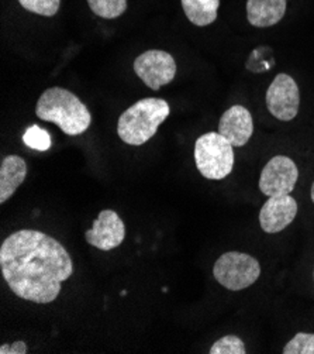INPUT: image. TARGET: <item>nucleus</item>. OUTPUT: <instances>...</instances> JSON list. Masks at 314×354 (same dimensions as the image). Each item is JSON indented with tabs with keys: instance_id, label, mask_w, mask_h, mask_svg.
I'll use <instances>...</instances> for the list:
<instances>
[{
	"instance_id": "f257e3e1",
	"label": "nucleus",
	"mask_w": 314,
	"mask_h": 354,
	"mask_svg": "<svg viewBox=\"0 0 314 354\" xmlns=\"http://www.w3.org/2000/svg\"><path fill=\"white\" fill-rule=\"evenodd\" d=\"M0 270L14 295L34 304H50L58 298L62 282L72 275L74 263L54 237L23 229L0 245Z\"/></svg>"
},
{
	"instance_id": "f03ea898",
	"label": "nucleus",
	"mask_w": 314,
	"mask_h": 354,
	"mask_svg": "<svg viewBox=\"0 0 314 354\" xmlns=\"http://www.w3.org/2000/svg\"><path fill=\"white\" fill-rule=\"evenodd\" d=\"M36 115L44 122L57 124L68 136L85 133L92 123L85 103L72 92L59 86L43 92L36 106Z\"/></svg>"
},
{
	"instance_id": "7ed1b4c3",
	"label": "nucleus",
	"mask_w": 314,
	"mask_h": 354,
	"mask_svg": "<svg viewBox=\"0 0 314 354\" xmlns=\"http://www.w3.org/2000/svg\"><path fill=\"white\" fill-rule=\"evenodd\" d=\"M169 112V104L164 99L146 97L138 100L119 118L117 134L130 146H143L155 136Z\"/></svg>"
},
{
	"instance_id": "20e7f679",
	"label": "nucleus",
	"mask_w": 314,
	"mask_h": 354,
	"mask_svg": "<svg viewBox=\"0 0 314 354\" xmlns=\"http://www.w3.org/2000/svg\"><path fill=\"white\" fill-rule=\"evenodd\" d=\"M195 162L204 178L224 180L234 167V147L219 131L206 133L196 140Z\"/></svg>"
},
{
	"instance_id": "39448f33",
	"label": "nucleus",
	"mask_w": 314,
	"mask_h": 354,
	"mask_svg": "<svg viewBox=\"0 0 314 354\" xmlns=\"http://www.w3.org/2000/svg\"><path fill=\"white\" fill-rule=\"evenodd\" d=\"M213 275L224 288L241 291L255 284L261 275V266L247 253L228 252L216 261Z\"/></svg>"
},
{
	"instance_id": "423d86ee",
	"label": "nucleus",
	"mask_w": 314,
	"mask_h": 354,
	"mask_svg": "<svg viewBox=\"0 0 314 354\" xmlns=\"http://www.w3.org/2000/svg\"><path fill=\"white\" fill-rule=\"evenodd\" d=\"M134 71L150 89L158 91L175 78L177 62L166 51L148 50L135 58Z\"/></svg>"
},
{
	"instance_id": "0eeeda50",
	"label": "nucleus",
	"mask_w": 314,
	"mask_h": 354,
	"mask_svg": "<svg viewBox=\"0 0 314 354\" xmlns=\"http://www.w3.org/2000/svg\"><path fill=\"white\" fill-rule=\"evenodd\" d=\"M269 113L281 122H291L297 116L300 91L296 81L288 74H279L266 91Z\"/></svg>"
},
{
	"instance_id": "6e6552de",
	"label": "nucleus",
	"mask_w": 314,
	"mask_h": 354,
	"mask_svg": "<svg viewBox=\"0 0 314 354\" xmlns=\"http://www.w3.org/2000/svg\"><path fill=\"white\" fill-rule=\"evenodd\" d=\"M299 169L293 160L285 156L271 158L259 176V189L266 196L289 195L297 183Z\"/></svg>"
},
{
	"instance_id": "1a4fd4ad",
	"label": "nucleus",
	"mask_w": 314,
	"mask_h": 354,
	"mask_svg": "<svg viewBox=\"0 0 314 354\" xmlns=\"http://www.w3.org/2000/svg\"><path fill=\"white\" fill-rule=\"evenodd\" d=\"M86 241L101 252H110L119 247L126 237V227L115 210H101L90 230L85 233Z\"/></svg>"
},
{
	"instance_id": "9d476101",
	"label": "nucleus",
	"mask_w": 314,
	"mask_h": 354,
	"mask_svg": "<svg viewBox=\"0 0 314 354\" xmlns=\"http://www.w3.org/2000/svg\"><path fill=\"white\" fill-rule=\"evenodd\" d=\"M297 215V202L291 195L268 196L259 212V223L265 233L285 230Z\"/></svg>"
},
{
	"instance_id": "9b49d317",
	"label": "nucleus",
	"mask_w": 314,
	"mask_h": 354,
	"mask_svg": "<svg viewBox=\"0 0 314 354\" xmlns=\"http://www.w3.org/2000/svg\"><path fill=\"white\" fill-rule=\"evenodd\" d=\"M219 133L230 141L233 147L246 146L254 133L251 113L241 104L231 106L220 119Z\"/></svg>"
},
{
	"instance_id": "f8f14e48",
	"label": "nucleus",
	"mask_w": 314,
	"mask_h": 354,
	"mask_svg": "<svg viewBox=\"0 0 314 354\" xmlns=\"http://www.w3.org/2000/svg\"><path fill=\"white\" fill-rule=\"evenodd\" d=\"M286 0H248L247 17L254 27H271L281 21L286 13Z\"/></svg>"
},
{
	"instance_id": "ddd939ff",
	"label": "nucleus",
	"mask_w": 314,
	"mask_h": 354,
	"mask_svg": "<svg viewBox=\"0 0 314 354\" xmlns=\"http://www.w3.org/2000/svg\"><path fill=\"white\" fill-rule=\"evenodd\" d=\"M27 164L19 156H9L0 165V203L9 201L24 183Z\"/></svg>"
},
{
	"instance_id": "4468645a",
	"label": "nucleus",
	"mask_w": 314,
	"mask_h": 354,
	"mask_svg": "<svg viewBox=\"0 0 314 354\" xmlns=\"http://www.w3.org/2000/svg\"><path fill=\"white\" fill-rule=\"evenodd\" d=\"M220 0H182V8L190 23L199 27L212 24L217 19Z\"/></svg>"
},
{
	"instance_id": "2eb2a0df",
	"label": "nucleus",
	"mask_w": 314,
	"mask_h": 354,
	"mask_svg": "<svg viewBox=\"0 0 314 354\" xmlns=\"http://www.w3.org/2000/svg\"><path fill=\"white\" fill-rule=\"evenodd\" d=\"M92 12L101 19H117L127 9V0H88Z\"/></svg>"
},
{
	"instance_id": "dca6fc26",
	"label": "nucleus",
	"mask_w": 314,
	"mask_h": 354,
	"mask_svg": "<svg viewBox=\"0 0 314 354\" xmlns=\"http://www.w3.org/2000/svg\"><path fill=\"white\" fill-rule=\"evenodd\" d=\"M23 141L27 147L39 150V151H46L51 147V137L48 131L36 124L26 130L23 136Z\"/></svg>"
},
{
	"instance_id": "f3484780",
	"label": "nucleus",
	"mask_w": 314,
	"mask_h": 354,
	"mask_svg": "<svg viewBox=\"0 0 314 354\" xmlns=\"http://www.w3.org/2000/svg\"><path fill=\"white\" fill-rule=\"evenodd\" d=\"M21 8L44 17H52L58 13L61 0H19Z\"/></svg>"
},
{
	"instance_id": "a211bd4d",
	"label": "nucleus",
	"mask_w": 314,
	"mask_h": 354,
	"mask_svg": "<svg viewBox=\"0 0 314 354\" xmlns=\"http://www.w3.org/2000/svg\"><path fill=\"white\" fill-rule=\"evenodd\" d=\"M284 354H314V333H297L284 347Z\"/></svg>"
},
{
	"instance_id": "6ab92c4d",
	"label": "nucleus",
	"mask_w": 314,
	"mask_h": 354,
	"mask_svg": "<svg viewBox=\"0 0 314 354\" xmlns=\"http://www.w3.org/2000/svg\"><path fill=\"white\" fill-rule=\"evenodd\" d=\"M210 354H246V344L244 342L234 336L228 335L222 339H219L208 351Z\"/></svg>"
},
{
	"instance_id": "aec40b11",
	"label": "nucleus",
	"mask_w": 314,
	"mask_h": 354,
	"mask_svg": "<svg viewBox=\"0 0 314 354\" xmlns=\"http://www.w3.org/2000/svg\"><path fill=\"white\" fill-rule=\"evenodd\" d=\"M27 344L23 340H17L12 344H2L0 346V354H26Z\"/></svg>"
},
{
	"instance_id": "412c9836",
	"label": "nucleus",
	"mask_w": 314,
	"mask_h": 354,
	"mask_svg": "<svg viewBox=\"0 0 314 354\" xmlns=\"http://www.w3.org/2000/svg\"><path fill=\"white\" fill-rule=\"evenodd\" d=\"M311 201L314 203V183H313V187H311Z\"/></svg>"
},
{
	"instance_id": "4be33fe9",
	"label": "nucleus",
	"mask_w": 314,
	"mask_h": 354,
	"mask_svg": "<svg viewBox=\"0 0 314 354\" xmlns=\"http://www.w3.org/2000/svg\"><path fill=\"white\" fill-rule=\"evenodd\" d=\"M313 277H314V271H313Z\"/></svg>"
}]
</instances>
